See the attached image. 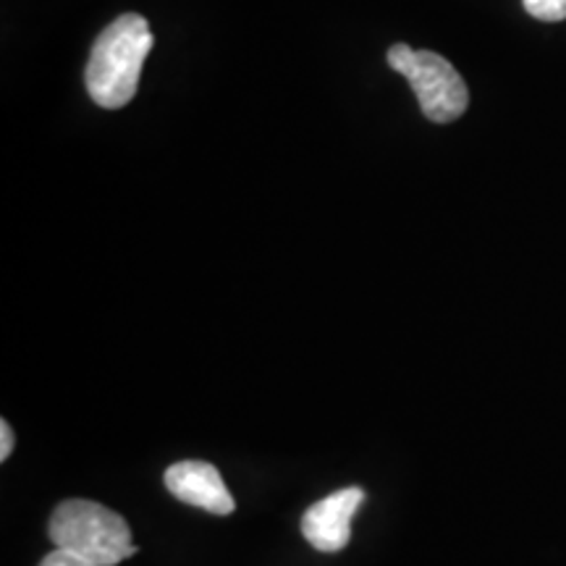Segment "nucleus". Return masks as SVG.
Listing matches in <instances>:
<instances>
[{"label":"nucleus","instance_id":"f257e3e1","mask_svg":"<svg viewBox=\"0 0 566 566\" xmlns=\"http://www.w3.org/2000/svg\"><path fill=\"white\" fill-rule=\"evenodd\" d=\"M153 32L145 17L124 13L101 32L90 53L87 92L92 103L105 111H118L134 101L145 59L153 51Z\"/></svg>","mask_w":566,"mask_h":566},{"label":"nucleus","instance_id":"f03ea898","mask_svg":"<svg viewBox=\"0 0 566 566\" xmlns=\"http://www.w3.org/2000/svg\"><path fill=\"white\" fill-rule=\"evenodd\" d=\"M53 546L87 558L95 566H116L137 554L132 527L122 514L87 499L59 504L48 525Z\"/></svg>","mask_w":566,"mask_h":566},{"label":"nucleus","instance_id":"7ed1b4c3","mask_svg":"<svg viewBox=\"0 0 566 566\" xmlns=\"http://www.w3.org/2000/svg\"><path fill=\"white\" fill-rule=\"evenodd\" d=\"M388 66L399 71L420 101L422 116L433 124H451L470 105V90L462 74L443 55L430 51H412L405 42H396L386 53Z\"/></svg>","mask_w":566,"mask_h":566},{"label":"nucleus","instance_id":"20e7f679","mask_svg":"<svg viewBox=\"0 0 566 566\" xmlns=\"http://www.w3.org/2000/svg\"><path fill=\"white\" fill-rule=\"evenodd\" d=\"M365 499L363 488H342L310 506L302 516V535L307 537L310 546L328 554L342 551L352 537V516L365 504Z\"/></svg>","mask_w":566,"mask_h":566},{"label":"nucleus","instance_id":"39448f33","mask_svg":"<svg viewBox=\"0 0 566 566\" xmlns=\"http://www.w3.org/2000/svg\"><path fill=\"white\" fill-rule=\"evenodd\" d=\"M166 488L171 495L189 506H200L205 512L226 516L231 514L237 504L233 495L226 488L221 472L210 462H176L166 470Z\"/></svg>","mask_w":566,"mask_h":566},{"label":"nucleus","instance_id":"423d86ee","mask_svg":"<svg viewBox=\"0 0 566 566\" xmlns=\"http://www.w3.org/2000/svg\"><path fill=\"white\" fill-rule=\"evenodd\" d=\"M525 11L533 19L541 21H564L566 19V0H522Z\"/></svg>","mask_w":566,"mask_h":566},{"label":"nucleus","instance_id":"0eeeda50","mask_svg":"<svg viewBox=\"0 0 566 566\" xmlns=\"http://www.w3.org/2000/svg\"><path fill=\"white\" fill-rule=\"evenodd\" d=\"M40 566H95L87 558L71 554V551H63V548H53L51 554L42 558Z\"/></svg>","mask_w":566,"mask_h":566},{"label":"nucleus","instance_id":"6e6552de","mask_svg":"<svg viewBox=\"0 0 566 566\" xmlns=\"http://www.w3.org/2000/svg\"><path fill=\"white\" fill-rule=\"evenodd\" d=\"M13 451V430L9 422H0V459H9Z\"/></svg>","mask_w":566,"mask_h":566}]
</instances>
